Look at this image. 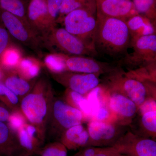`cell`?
Segmentation results:
<instances>
[{"label":"cell","instance_id":"1","mask_svg":"<svg viewBox=\"0 0 156 156\" xmlns=\"http://www.w3.org/2000/svg\"><path fill=\"white\" fill-rule=\"evenodd\" d=\"M93 44L99 54L117 58L125 55L131 45V36L126 21L97 17Z\"/></svg>","mask_w":156,"mask_h":156},{"label":"cell","instance_id":"2","mask_svg":"<svg viewBox=\"0 0 156 156\" xmlns=\"http://www.w3.org/2000/svg\"><path fill=\"white\" fill-rule=\"evenodd\" d=\"M54 97L50 82L42 78L37 80L31 91L20 101L21 112L28 122L36 128L44 142Z\"/></svg>","mask_w":156,"mask_h":156},{"label":"cell","instance_id":"3","mask_svg":"<svg viewBox=\"0 0 156 156\" xmlns=\"http://www.w3.org/2000/svg\"><path fill=\"white\" fill-rule=\"evenodd\" d=\"M84 118L82 112L67 103L64 99L54 97L47 126L49 136H58L73 126L82 124Z\"/></svg>","mask_w":156,"mask_h":156},{"label":"cell","instance_id":"4","mask_svg":"<svg viewBox=\"0 0 156 156\" xmlns=\"http://www.w3.org/2000/svg\"><path fill=\"white\" fill-rule=\"evenodd\" d=\"M97 20L95 7L74 10L66 15L62 21L68 32L94 48L93 37Z\"/></svg>","mask_w":156,"mask_h":156},{"label":"cell","instance_id":"5","mask_svg":"<svg viewBox=\"0 0 156 156\" xmlns=\"http://www.w3.org/2000/svg\"><path fill=\"white\" fill-rule=\"evenodd\" d=\"M44 44L55 47L62 54L92 57L97 55L94 48L68 32L55 27L45 39Z\"/></svg>","mask_w":156,"mask_h":156},{"label":"cell","instance_id":"6","mask_svg":"<svg viewBox=\"0 0 156 156\" xmlns=\"http://www.w3.org/2000/svg\"><path fill=\"white\" fill-rule=\"evenodd\" d=\"M0 20L10 35L23 44L37 50L44 44L41 38L27 23L1 8Z\"/></svg>","mask_w":156,"mask_h":156},{"label":"cell","instance_id":"7","mask_svg":"<svg viewBox=\"0 0 156 156\" xmlns=\"http://www.w3.org/2000/svg\"><path fill=\"white\" fill-rule=\"evenodd\" d=\"M111 147L124 156H156L154 140L131 132L122 135Z\"/></svg>","mask_w":156,"mask_h":156},{"label":"cell","instance_id":"8","mask_svg":"<svg viewBox=\"0 0 156 156\" xmlns=\"http://www.w3.org/2000/svg\"><path fill=\"white\" fill-rule=\"evenodd\" d=\"M29 25L41 38L43 43L56 27L48 12L46 0H31L27 16Z\"/></svg>","mask_w":156,"mask_h":156},{"label":"cell","instance_id":"9","mask_svg":"<svg viewBox=\"0 0 156 156\" xmlns=\"http://www.w3.org/2000/svg\"><path fill=\"white\" fill-rule=\"evenodd\" d=\"M53 76L55 80L67 89L83 95H87L100 84L98 76L93 74L66 71L53 74Z\"/></svg>","mask_w":156,"mask_h":156},{"label":"cell","instance_id":"10","mask_svg":"<svg viewBox=\"0 0 156 156\" xmlns=\"http://www.w3.org/2000/svg\"><path fill=\"white\" fill-rule=\"evenodd\" d=\"M87 131L89 136L88 146H111L122 135L116 126L109 122L90 120Z\"/></svg>","mask_w":156,"mask_h":156},{"label":"cell","instance_id":"11","mask_svg":"<svg viewBox=\"0 0 156 156\" xmlns=\"http://www.w3.org/2000/svg\"><path fill=\"white\" fill-rule=\"evenodd\" d=\"M97 16L111 17L125 21L138 14L131 0H96Z\"/></svg>","mask_w":156,"mask_h":156},{"label":"cell","instance_id":"12","mask_svg":"<svg viewBox=\"0 0 156 156\" xmlns=\"http://www.w3.org/2000/svg\"><path fill=\"white\" fill-rule=\"evenodd\" d=\"M62 55L67 71L93 74L99 76L101 74L110 71L113 69L108 63L98 61L90 56Z\"/></svg>","mask_w":156,"mask_h":156},{"label":"cell","instance_id":"13","mask_svg":"<svg viewBox=\"0 0 156 156\" xmlns=\"http://www.w3.org/2000/svg\"><path fill=\"white\" fill-rule=\"evenodd\" d=\"M115 90L125 94L139 107L148 98V88L141 80L130 76L115 78Z\"/></svg>","mask_w":156,"mask_h":156},{"label":"cell","instance_id":"14","mask_svg":"<svg viewBox=\"0 0 156 156\" xmlns=\"http://www.w3.org/2000/svg\"><path fill=\"white\" fill-rule=\"evenodd\" d=\"M107 105L112 115L122 123L130 122L138 111V107L132 101L116 90L109 96Z\"/></svg>","mask_w":156,"mask_h":156},{"label":"cell","instance_id":"15","mask_svg":"<svg viewBox=\"0 0 156 156\" xmlns=\"http://www.w3.org/2000/svg\"><path fill=\"white\" fill-rule=\"evenodd\" d=\"M21 151V156H32L39 154L44 141L36 128L27 122L16 133Z\"/></svg>","mask_w":156,"mask_h":156},{"label":"cell","instance_id":"16","mask_svg":"<svg viewBox=\"0 0 156 156\" xmlns=\"http://www.w3.org/2000/svg\"><path fill=\"white\" fill-rule=\"evenodd\" d=\"M130 46L133 49L131 57L132 61L136 63L156 61V34L131 39Z\"/></svg>","mask_w":156,"mask_h":156},{"label":"cell","instance_id":"17","mask_svg":"<svg viewBox=\"0 0 156 156\" xmlns=\"http://www.w3.org/2000/svg\"><path fill=\"white\" fill-rule=\"evenodd\" d=\"M89 140L87 129L82 124L68 128L60 137V142L70 150H76L88 146Z\"/></svg>","mask_w":156,"mask_h":156},{"label":"cell","instance_id":"18","mask_svg":"<svg viewBox=\"0 0 156 156\" xmlns=\"http://www.w3.org/2000/svg\"><path fill=\"white\" fill-rule=\"evenodd\" d=\"M35 80H26L20 75L15 69L5 70L2 82L17 95L20 101L31 91L36 82Z\"/></svg>","mask_w":156,"mask_h":156},{"label":"cell","instance_id":"19","mask_svg":"<svg viewBox=\"0 0 156 156\" xmlns=\"http://www.w3.org/2000/svg\"><path fill=\"white\" fill-rule=\"evenodd\" d=\"M0 156H21L16 133L4 122H0Z\"/></svg>","mask_w":156,"mask_h":156},{"label":"cell","instance_id":"20","mask_svg":"<svg viewBox=\"0 0 156 156\" xmlns=\"http://www.w3.org/2000/svg\"><path fill=\"white\" fill-rule=\"evenodd\" d=\"M131 39L156 34V23L147 17L138 14L126 21Z\"/></svg>","mask_w":156,"mask_h":156},{"label":"cell","instance_id":"21","mask_svg":"<svg viewBox=\"0 0 156 156\" xmlns=\"http://www.w3.org/2000/svg\"><path fill=\"white\" fill-rule=\"evenodd\" d=\"M64 100L72 106L80 110L85 119L91 120L92 111L87 98L80 93L66 89L65 93Z\"/></svg>","mask_w":156,"mask_h":156},{"label":"cell","instance_id":"22","mask_svg":"<svg viewBox=\"0 0 156 156\" xmlns=\"http://www.w3.org/2000/svg\"><path fill=\"white\" fill-rule=\"evenodd\" d=\"M22 77L29 80H35L41 70V65L38 61L32 58H22L15 69Z\"/></svg>","mask_w":156,"mask_h":156},{"label":"cell","instance_id":"23","mask_svg":"<svg viewBox=\"0 0 156 156\" xmlns=\"http://www.w3.org/2000/svg\"><path fill=\"white\" fill-rule=\"evenodd\" d=\"M21 58L20 50L9 45L0 56V65L5 70H15Z\"/></svg>","mask_w":156,"mask_h":156},{"label":"cell","instance_id":"24","mask_svg":"<svg viewBox=\"0 0 156 156\" xmlns=\"http://www.w3.org/2000/svg\"><path fill=\"white\" fill-rule=\"evenodd\" d=\"M96 7V0H62L59 14L64 16L74 10Z\"/></svg>","mask_w":156,"mask_h":156},{"label":"cell","instance_id":"25","mask_svg":"<svg viewBox=\"0 0 156 156\" xmlns=\"http://www.w3.org/2000/svg\"><path fill=\"white\" fill-rule=\"evenodd\" d=\"M0 8L28 23L25 8L20 0H0Z\"/></svg>","mask_w":156,"mask_h":156},{"label":"cell","instance_id":"26","mask_svg":"<svg viewBox=\"0 0 156 156\" xmlns=\"http://www.w3.org/2000/svg\"><path fill=\"white\" fill-rule=\"evenodd\" d=\"M132 2L138 14L155 22V0H132Z\"/></svg>","mask_w":156,"mask_h":156},{"label":"cell","instance_id":"27","mask_svg":"<svg viewBox=\"0 0 156 156\" xmlns=\"http://www.w3.org/2000/svg\"><path fill=\"white\" fill-rule=\"evenodd\" d=\"M112 147L88 146L83 148L73 156H119Z\"/></svg>","mask_w":156,"mask_h":156},{"label":"cell","instance_id":"28","mask_svg":"<svg viewBox=\"0 0 156 156\" xmlns=\"http://www.w3.org/2000/svg\"><path fill=\"white\" fill-rule=\"evenodd\" d=\"M44 63L46 67L53 74H58L67 71L65 62L62 53H54L45 57Z\"/></svg>","mask_w":156,"mask_h":156},{"label":"cell","instance_id":"29","mask_svg":"<svg viewBox=\"0 0 156 156\" xmlns=\"http://www.w3.org/2000/svg\"><path fill=\"white\" fill-rule=\"evenodd\" d=\"M0 101L12 111L20 109V99L2 81L0 82Z\"/></svg>","mask_w":156,"mask_h":156},{"label":"cell","instance_id":"30","mask_svg":"<svg viewBox=\"0 0 156 156\" xmlns=\"http://www.w3.org/2000/svg\"><path fill=\"white\" fill-rule=\"evenodd\" d=\"M101 93V89L100 87L98 86L92 89L87 94L86 98L92 111L91 119L96 114L101 107L105 103V102L102 101Z\"/></svg>","mask_w":156,"mask_h":156},{"label":"cell","instance_id":"31","mask_svg":"<svg viewBox=\"0 0 156 156\" xmlns=\"http://www.w3.org/2000/svg\"><path fill=\"white\" fill-rule=\"evenodd\" d=\"M40 156H67V149L60 141L48 144L42 147Z\"/></svg>","mask_w":156,"mask_h":156},{"label":"cell","instance_id":"32","mask_svg":"<svg viewBox=\"0 0 156 156\" xmlns=\"http://www.w3.org/2000/svg\"><path fill=\"white\" fill-rule=\"evenodd\" d=\"M141 124L148 135L154 138L156 134V111L146 112L141 115Z\"/></svg>","mask_w":156,"mask_h":156},{"label":"cell","instance_id":"33","mask_svg":"<svg viewBox=\"0 0 156 156\" xmlns=\"http://www.w3.org/2000/svg\"><path fill=\"white\" fill-rule=\"evenodd\" d=\"M28 122L20 109L12 111L7 123L11 130L16 133L26 123Z\"/></svg>","mask_w":156,"mask_h":156},{"label":"cell","instance_id":"34","mask_svg":"<svg viewBox=\"0 0 156 156\" xmlns=\"http://www.w3.org/2000/svg\"><path fill=\"white\" fill-rule=\"evenodd\" d=\"M62 1V0H47L46 1L49 14L53 21L56 23L57 17L58 14H59Z\"/></svg>","mask_w":156,"mask_h":156},{"label":"cell","instance_id":"35","mask_svg":"<svg viewBox=\"0 0 156 156\" xmlns=\"http://www.w3.org/2000/svg\"><path fill=\"white\" fill-rule=\"evenodd\" d=\"M111 112L107 104H104L101 107L95 115L91 120L99 121V122H108V120L111 117Z\"/></svg>","mask_w":156,"mask_h":156},{"label":"cell","instance_id":"36","mask_svg":"<svg viewBox=\"0 0 156 156\" xmlns=\"http://www.w3.org/2000/svg\"><path fill=\"white\" fill-rule=\"evenodd\" d=\"M10 34L2 25H0V56L9 46Z\"/></svg>","mask_w":156,"mask_h":156},{"label":"cell","instance_id":"37","mask_svg":"<svg viewBox=\"0 0 156 156\" xmlns=\"http://www.w3.org/2000/svg\"><path fill=\"white\" fill-rule=\"evenodd\" d=\"M156 101L154 98H149L138 107L141 115L146 112L156 111Z\"/></svg>","mask_w":156,"mask_h":156},{"label":"cell","instance_id":"38","mask_svg":"<svg viewBox=\"0 0 156 156\" xmlns=\"http://www.w3.org/2000/svg\"><path fill=\"white\" fill-rule=\"evenodd\" d=\"M12 111L0 101V122L7 123Z\"/></svg>","mask_w":156,"mask_h":156},{"label":"cell","instance_id":"39","mask_svg":"<svg viewBox=\"0 0 156 156\" xmlns=\"http://www.w3.org/2000/svg\"><path fill=\"white\" fill-rule=\"evenodd\" d=\"M5 74V70L3 69V68L0 65V82L2 80Z\"/></svg>","mask_w":156,"mask_h":156},{"label":"cell","instance_id":"40","mask_svg":"<svg viewBox=\"0 0 156 156\" xmlns=\"http://www.w3.org/2000/svg\"><path fill=\"white\" fill-rule=\"evenodd\" d=\"M119 156H126L123 155H122V154H120Z\"/></svg>","mask_w":156,"mask_h":156},{"label":"cell","instance_id":"41","mask_svg":"<svg viewBox=\"0 0 156 156\" xmlns=\"http://www.w3.org/2000/svg\"></svg>","mask_w":156,"mask_h":156}]
</instances>
